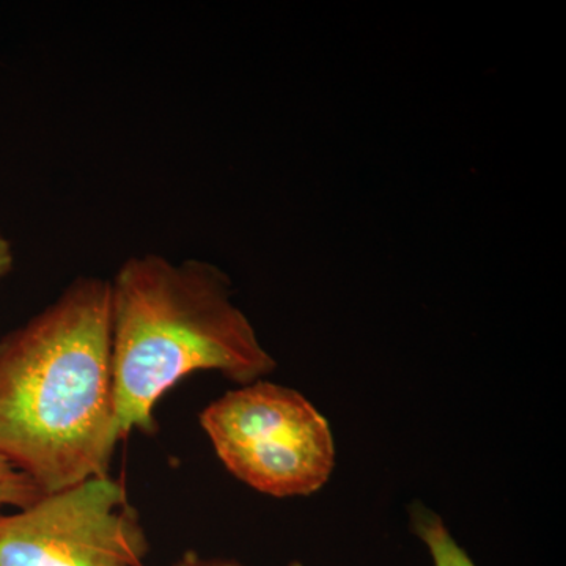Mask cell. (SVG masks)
I'll use <instances>...</instances> for the list:
<instances>
[{"instance_id":"cell-1","label":"cell","mask_w":566,"mask_h":566,"mask_svg":"<svg viewBox=\"0 0 566 566\" xmlns=\"http://www.w3.org/2000/svg\"><path fill=\"white\" fill-rule=\"evenodd\" d=\"M122 439L109 279L81 275L0 337V455L50 494L109 475Z\"/></svg>"},{"instance_id":"cell-2","label":"cell","mask_w":566,"mask_h":566,"mask_svg":"<svg viewBox=\"0 0 566 566\" xmlns=\"http://www.w3.org/2000/svg\"><path fill=\"white\" fill-rule=\"evenodd\" d=\"M112 376L123 438L156 431L164 395L199 371L238 386L273 374L274 357L233 303L232 281L207 260L161 253L125 260L109 279Z\"/></svg>"},{"instance_id":"cell-3","label":"cell","mask_w":566,"mask_h":566,"mask_svg":"<svg viewBox=\"0 0 566 566\" xmlns=\"http://www.w3.org/2000/svg\"><path fill=\"white\" fill-rule=\"evenodd\" d=\"M200 424L227 471L259 493L305 497L333 475L329 422L292 387L264 379L237 387L203 409Z\"/></svg>"},{"instance_id":"cell-4","label":"cell","mask_w":566,"mask_h":566,"mask_svg":"<svg viewBox=\"0 0 566 566\" xmlns=\"http://www.w3.org/2000/svg\"><path fill=\"white\" fill-rule=\"evenodd\" d=\"M148 553L139 513L111 475L0 512V566H144Z\"/></svg>"},{"instance_id":"cell-5","label":"cell","mask_w":566,"mask_h":566,"mask_svg":"<svg viewBox=\"0 0 566 566\" xmlns=\"http://www.w3.org/2000/svg\"><path fill=\"white\" fill-rule=\"evenodd\" d=\"M412 532L427 545L434 566H476L458 545L441 516L422 504L411 509Z\"/></svg>"},{"instance_id":"cell-6","label":"cell","mask_w":566,"mask_h":566,"mask_svg":"<svg viewBox=\"0 0 566 566\" xmlns=\"http://www.w3.org/2000/svg\"><path fill=\"white\" fill-rule=\"evenodd\" d=\"M40 488L0 455V506L24 509L41 497Z\"/></svg>"},{"instance_id":"cell-7","label":"cell","mask_w":566,"mask_h":566,"mask_svg":"<svg viewBox=\"0 0 566 566\" xmlns=\"http://www.w3.org/2000/svg\"><path fill=\"white\" fill-rule=\"evenodd\" d=\"M172 566H244L237 560L229 558H205L197 554L196 551H188L178 558Z\"/></svg>"},{"instance_id":"cell-8","label":"cell","mask_w":566,"mask_h":566,"mask_svg":"<svg viewBox=\"0 0 566 566\" xmlns=\"http://www.w3.org/2000/svg\"><path fill=\"white\" fill-rule=\"evenodd\" d=\"M14 268V249L10 238L0 229V281L11 274Z\"/></svg>"}]
</instances>
